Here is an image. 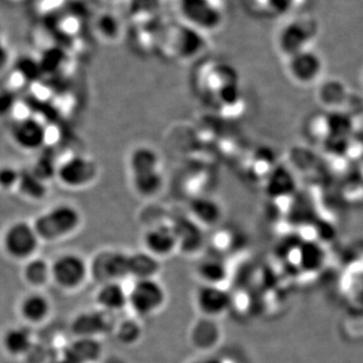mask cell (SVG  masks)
I'll return each mask as SVG.
<instances>
[{
	"instance_id": "cb8c5ba5",
	"label": "cell",
	"mask_w": 363,
	"mask_h": 363,
	"mask_svg": "<svg viewBox=\"0 0 363 363\" xmlns=\"http://www.w3.org/2000/svg\"><path fill=\"white\" fill-rule=\"evenodd\" d=\"M200 285L224 286L229 277L228 266L218 257H208L200 260L195 269Z\"/></svg>"
},
{
	"instance_id": "d4e9b609",
	"label": "cell",
	"mask_w": 363,
	"mask_h": 363,
	"mask_svg": "<svg viewBox=\"0 0 363 363\" xmlns=\"http://www.w3.org/2000/svg\"><path fill=\"white\" fill-rule=\"evenodd\" d=\"M162 262L143 250L130 252V278L133 281L157 279Z\"/></svg>"
},
{
	"instance_id": "4316f807",
	"label": "cell",
	"mask_w": 363,
	"mask_h": 363,
	"mask_svg": "<svg viewBox=\"0 0 363 363\" xmlns=\"http://www.w3.org/2000/svg\"><path fill=\"white\" fill-rule=\"evenodd\" d=\"M295 188V179L289 169L277 168L267 177L266 193L269 197H286L292 194Z\"/></svg>"
},
{
	"instance_id": "484cf974",
	"label": "cell",
	"mask_w": 363,
	"mask_h": 363,
	"mask_svg": "<svg viewBox=\"0 0 363 363\" xmlns=\"http://www.w3.org/2000/svg\"><path fill=\"white\" fill-rule=\"evenodd\" d=\"M49 189L47 182L35 176L30 169H26L21 171L16 192L26 201L40 202L49 195Z\"/></svg>"
},
{
	"instance_id": "f546056e",
	"label": "cell",
	"mask_w": 363,
	"mask_h": 363,
	"mask_svg": "<svg viewBox=\"0 0 363 363\" xmlns=\"http://www.w3.org/2000/svg\"><path fill=\"white\" fill-rule=\"evenodd\" d=\"M95 32L105 43H116L123 35V23L113 13H104L95 21Z\"/></svg>"
},
{
	"instance_id": "ac0fdd59",
	"label": "cell",
	"mask_w": 363,
	"mask_h": 363,
	"mask_svg": "<svg viewBox=\"0 0 363 363\" xmlns=\"http://www.w3.org/2000/svg\"><path fill=\"white\" fill-rule=\"evenodd\" d=\"M128 180L133 194L145 201L157 199L166 187L164 168L128 175Z\"/></svg>"
},
{
	"instance_id": "8992f818",
	"label": "cell",
	"mask_w": 363,
	"mask_h": 363,
	"mask_svg": "<svg viewBox=\"0 0 363 363\" xmlns=\"http://www.w3.org/2000/svg\"><path fill=\"white\" fill-rule=\"evenodd\" d=\"M40 245L42 241L32 221H14L2 233V252L9 259L23 264L37 255Z\"/></svg>"
},
{
	"instance_id": "d6a6232c",
	"label": "cell",
	"mask_w": 363,
	"mask_h": 363,
	"mask_svg": "<svg viewBox=\"0 0 363 363\" xmlns=\"http://www.w3.org/2000/svg\"><path fill=\"white\" fill-rule=\"evenodd\" d=\"M57 167L58 162L52 161L51 157L44 156L39 157L30 169L35 176L49 183L52 179H56Z\"/></svg>"
},
{
	"instance_id": "6da1fadb",
	"label": "cell",
	"mask_w": 363,
	"mask_h": 363,
	"mask_svg": "<svg viewBox=\"0 0 363 363\" xmlns=\"http://www.w3.org/2000/svg\"><path fill=\"white\" fill-rule=\"evenodd\" d=\"M83 221L82 211L76 205L60 202L38 214L32 223L42 243H56L75 235Z\"/></svg>"
},
{
	"instance_id": "ba28073f",
	"label": "cell",
	"mask_w": 363,
	"mask_h": 363,
	"mask_svg": "<svg viewBox=\"0 0 363 363\" xmlns=\"http://www.w3.org/2000/svg\"><path fill=\"white\" fill-rule=\"evenodd\" d=\"M99 174V164L93 157L75 154L58 162L56 180L64 188L84 190L96 183Z\"/></svg>"
},
{
	"instance_id": "d590c367",
	"label": "cell",
	"mask_w": 363,
	"mask_h": 363,
	"mask_svg": "<svg viewBox=\"0 0 363 363\" xmlns=\"http://www.w3.org/2000/svg\"><path fill=\"white\" fill-rule=\"evenodd\" d=\"M7 62H9V52L4 45L0 44V70L6 67Z\"/></svg>"
},
{
	"instance_id": "9c48e42d",
	"label": "cell",
	"mask_w": 363,
	"mask_h": 363,
	"mask_svg": "<svg viewBox=\"0 0 363 363\" xmlns=\"http://www.w3.org/2000/svg\"><path fill=\"white\" fill-rule=\"evenodd\" d=\"M140 240L142 250L161 262L179 252L178 238L172 221L156 222L145 227Z\"/></svg>"
},
{
	"instance_id": "603a6c76",
	"label": "cell",
	"mask_w": 363,
	"mask_h": 363,
	"mask_svg": "<svg viewBox=\"0 0 363 363\" xmlns=\"http://www.w3.org/2000/svg\"><path fill=\"white\" fill-rule=\"evenodd\" d=\"M21 278L33 291H42L52 283L51 262L38 255L26 260L21 269Z\"/></svg>"
},
{
	"instance_id": "83f0119b",
	"label": "cell",
	"mask_w": 363,
	"mask_h": 363,
	"mask_svg": "<svg viewBox=\"0 0 363 363\" xmlns=\"http://www.w3.org/2000/svg\"><path fill=\"white\" fill-rule=\"evenodd\" d=\"M138 318H126L114 324L113 334L117 342L126 347H131L142 340L143 328Z\"/></svg>"
},
{
	"instance_id": "1f68e13d",
	"label": "cell",
	"mask_w": 363,
	"mask_h": 363,
	"mask_svg": "<svg viewBox=\"0 0 363 363\" xmlns=\"http://www.w3.org/2000/svg\"><path fill=\"white\" fill-rule=\"evenodd\" d=\"M345 87L342 83L336 80H330L322 86L321 90H320V99L329 106L339 104L345 98Z\"/></svg>"
},
{
	"instance_id": "9a60e30c",
	"label": "cell",
	"mask_w": 363,
	"mask_h": 363,
	"mask_svg": "<svg viewBox=\"0 0 363 363\" xmlns=\"http://www.w3.org/2000/svg\"><path fill=\"white\" fill-rule=\"evenodd\" d=\"M312 32L307 23L303 21H291L286 23L278 35V48L279 52L286 58L308 49Z\"/></svg>"
},
{
	"instance_id": "44dd1931",
	"label": "cell",
	"mask_w": 363,
	"mask_h": 363,
	"mask_svg": "<svg viewBox=\"0 0 363 363\" xmlns=\"http://www.w3.org/2000/svg\"><path fill=\"white\" fill-rule=\"evenodd\" d=\"M189 338L196 350H213L218 345L221 339L220 327L216 323V320L200 317V319L192 325Z\"/></svg>"
},
{
	"instance_id": "836d02e7",
	"label": "cell",
	"mask_w": 363,
	"mask_h": 363,
	"mask_svg": "<svg viewBox=\"0 0 363 363\" xmlns=\"http://www.w3.org/2000/svg\"><path fill=\"white\" fill-rule=\"evenodd\" d=\"M21 178V169L13 166L0 167V191L13 192L16 191Z\"/></svg>"
},
{
	"instance_id": "5b68a950",
	"label": "cell",
	"mask_w": 363,
	"mask_h": 363,
	"mask_svg": "<svg viewBox=\"0 0 363 363\" xmlns=\"http://www.w3.org/2000/svg\"><path fill=\"white\" fill-rule=\"evenodd\" d=\"M207 35L180 23H173L164 30L162 45L172 58L189 61L200 56L206 49Z\"/></svg>"
},
{
	"instance_id": "7402d4cb",
	"label": "cell",
	"mask_w": 363,
	"mask_h": 363,
	"mask_svg": "<svg viewBox=\"0 0 363 363\" xmlns=\"http://www.w3.org/2000/svg\"><path fill=\"white\" fill-rule=\"evenodd\" d=\"M128 175L162 169L161 154L150 145H138L130 150L126 160Z\"/></svg>"
},
{
	"instance_id": "d6986e66",
	"label": "cell",
	"mask_w": 363,
	"mask_h": 363,
	"mask_svg": "<svg viewBox=\"0 0 363 363\" xmlns=\"http://www.w3.org/2000/svg\"><path fill=\"white\" fill-rule=\"evenodd\" d=\"M94 302L97 309L107 314L116 315L128 309V290H126L123 283L98 285Z\"/></svg>"
},
{
	"instance_id": "3957f363",
	"label": "cell",
	"mask_w": 363,
	"mask_h": 363,
	"mask_svg": "<svg viewBox=\"0 0 363 363\" xmlns=\"http://www.w3.org/2000/svg\"><path fill=\"white\" fill-rule=\"evenodd\" d=\"M52 283L65 293L81 290L90 279L89 259L77 252H63L51 262Z\"/></svg>"
},
{
	"instance_id": "5bb4252c",
	"label": "cell",
	"mask_w": 363,
	"mask_h": 363,
	"mask_svg": "<svg viewBox=\"0 0 363 363\" xmlns=\"http://www.w3.org/2000/svg\"><path fill=\"white\" fill-rule=\"evenodd\" d=\"M323 60L311 50L306 49L289 58L288 70L291 77L302 84H310L321 75Z\"/></svg>"
},
{
	"instance_id": "4fadbf2b",
	"label": "cell",
	"mask_w": 363,
	"mask_h": 363,
	"mask_svg": "<svg viewBox=\"0 0 363 363\" xmlns=\"http://www.w3.org/2000/svg\"><path fill=\"white\" fill-rule=\"evenodd\" d=\"M14 145L26 152L40 150L47 140L44 124L33 117L18 119L11 130Z\"/></svg>"
},
{
	"instance_id": "4dcf8cb0",
	"label": "cell",
	"mask_w": 363,
	"mask_h": 363,
	"mask_svg": "<svg viewBox=\"0 0 363 363\" xmlns=\"http://www.w3.org/2000/svg\"><path fill=\"white\" fill-rule=\"evenodd\" d=\"M326 128L330 138L345 140L353 130V121L350 116L343 112H332L327 117Z\"/></svg>"
},
{
	"instance_id": "277c9868",
	"label": "cell",
	"mask_w": 363,
	"mask_h": 363,
	"mask_svg": "<svg viewBox=\"0 0 363 363\" xmlns=\"http://www.w3.org/2000/svg\"><path fill=\"white\" fill-rule=\"evenodd\" d=\"M168 302V292L159 279L133 281L128 289V309L138 319H147L162 311Z\"/></svg>"
},
{
	"instance_id": "52a82bcc",
	"label": "cell",
	"mask_w": 363,
	"mask_h": 363,
	"mask_svg": "<svg viewBox=\"0 0 363 363\" xmlns=\"http://www.w3.org/2000/svg\"><path fill=\"white\" fill-rule=\"evenodd\" d=\"M90 279L98 285L123 283L130 278V252L119 248H104L89 259Z\"/></svg>"
},
{
	"instance_id": "2e32d148",
	"label": "cell",
	"mask_w": 363,
	"mask_h": 363,
	"mask_svg": "<svg viewBox=\"0 0 363 363\" xmlns=\"http://www.w3.org/2000/svg\"><path fill=\"white\" fill-rule=\"evenodd\" d=\"M188 212V216L204 230L218 226L224 217L221 203L205 195L198 196L189 203Z\"/></svg>"
},
{
	"instance_id": "8fae6325",
	"label": "cell",
	"mask_w": 363,
	"mask_h": 363,
	"mask_svg": "<svg viewBox=\"0 0 363 363\" xmlns=\"http://www.w3.org/2000/svg\"><path fill=\"white\" fill-rule=\"evenodd\" d=\"M113 315L107 314L95 308L79 313L71 322V332L76 339H96L112 333L114 324Z\"/></svg>"
},
{
	"instance_id": "ffe728a7",
	"label": "cell",
	"mask_w": 363,
	"mask_h": 363,
	"mask_svg": "<svg viewBox=\"0 0 363 363\" xmlns=\"http://www.w3.org/2000/svg\"><path fill=\"white\" fill-rule=\"evenodd\" d=\"M172 224L178 238L179 252L186 255H197L204 245V229L189 216L175 219Z\"/></svg>"
},
{
	"instance_id": "7c38bea8",
	"label": "cell",
	"mask_w": 363,
	"mask_h": 363,
	"mask_svg": "<svg viewBox=\"0 0 363 363\" xmlns=\"http://www.w3.org/2000/svg\"><path fill=\"white\" fill-rule=\"evenodd\" d=\"M52 304L51 298L42 291H33L26 294L18 305V313L21 321L28 326H38L45 323L51 317Z\"/></svg>"
},
{
	"instance_id": "f1b7e54d",
	"label": "cell",
	"mask_w": 363,
	"mask_h": 363,
	"mask_svg": "<svg viewBox=\"0 0 363 363\" xmlns=\"http://www.w3.org/2000/svg\"><path fill=\"white\" fill-rule=\"evenodd\" d=\"M101 351V345L96 339H75L66 354L75 363H96Z\"/></svg>"
},
{
	"instance_id": "e0dca14e",
	"label": "cell",
	"mask_w": 363,
	"mask_h": 363,
	"mask_svg": "<svg viewBox=\"0 0 363 363\" xmlns=\"http://www.w3.org/2000/svg\"><path fill=\"white\" fill-rule=\"evenodd\" d=\"M33 345V334L28 325H16L6 328L0 336V347L7 357H26Z\"/></svg>"
},
{
	"instance_id": "e575fe53",
	"label": "cell",
	"mask_w": 363,
	"mask_h": 363,
	"mask_svg": "<svg viewBox=\"0 0 363 363\" xmlns=\"http://www.w3.org/2000/svg\"><path fill=\"white\" fill-rule=\"evenodd\" d=\"M18 71L23 78L35 79L40 75L43 70L40 61L25 57L18 61Z\"/></svg>"
},
{
	"instance_id": "8d00e7d4",
	"label": "cell",
	"mask_w": 363,
	"mask_h": 363,
	"mask_svg": "<svg viewBox=\"0 0 363 363\" xmlns=\"http://www.w3.org/2000/svg\"><path fill=\"white\" fill-rule=\"evenodd\" d=\"M109 1H116V0H109Z\"/></svg>"
},
{
	"instance_id": "7a4b0ae2",
	"label": "cell",
	"mask_w": 363,
	"mask_h": 363,
	"mask_svg": "<svg viewBox=\"0 0 363 363\" xmlns=\"http://www.w3.org/2000/svg\"><path fill=\"white\" fill-rule=\"evenodd\" d=\"M182 23L207 35L218 32L225 21L223 9L215 0H177Z\"/></svg>"
},
{
	"instance_id": "30bf717a",
	"label": "cell",
	"mask_w": 363,
	"mask_h": 363,
	"mask_svg": "<svg viewBox=\"0 0 363 363\" xmlns=\"http://www.w3.org/2000/svg\"><path fill=\"white\" fill-rule=\"evenodd\" d=\"M193 301L200 317L214 320L226 315L233 306V297L223 286L200 285Z\"/></svg>"
}]
</instances>
